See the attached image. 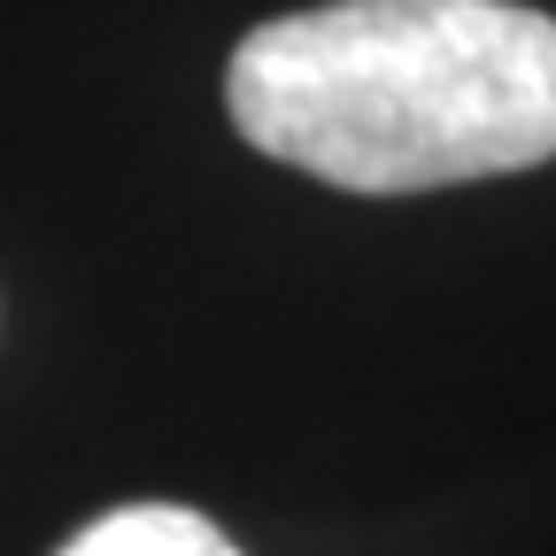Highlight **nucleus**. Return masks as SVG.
<instances>
[{
  "label": "nucleus",
  "instance_id": "nucleus-1",
  "mask_svg": "<svg viewBox=\"0 0 556 556\" xmlns=\"http://www.w3.org/2000/svg\"><path fill=\"white\" fill-rule=\"evenodd\" d=\"M232 124L340 193H433L556 155V16L518 0H325L240 39Z\"/></svg>",
  "mask_w": 556,
  "mask_h": 556
},
{
  "label": "nucleus",
  "instance_id": "nucleus-2",
  "mask_svg": "<svg viewBox=\"0 0 556 556\" xmlns=\"http://www.w3.org/2000/svg\"><path fill=\"white\" fill-rule=\"evenodd\" d=\"M62 556H240L201 510H178V503H131V510H109L93 518Z\"/></svg>",
  "mask_w": 556,
  "mask_h": 556
}]
</instances>
